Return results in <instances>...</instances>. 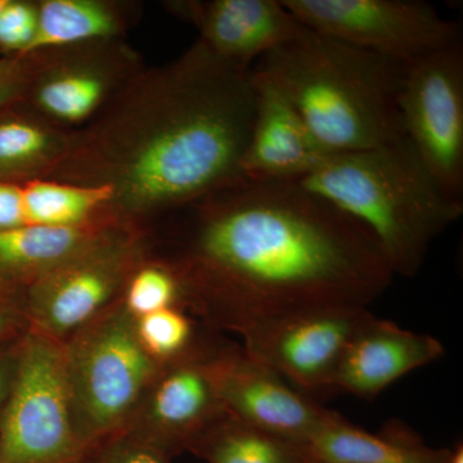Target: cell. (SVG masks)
<instances>
[{
  "mask_svg": "<svg viewBox=\"0 0 463 463\" xmlns=\"http://www.w3.org/2000/svg\"><path fill=\"white\" fill-rule=\"evenodd\" d=\"M184 306L241 336L282 319L368 307L392 281L374 241L298 182H239L161 219Z\"/></svg>",
  "mask_w": 463,
  "mask_h": 463,
  "instance_id": "obj_1",
  "label": "cell"
},
{
  "mask_svg": "<svg viewBox=\"0 0 463 463\" xmlns=\"http://www.w3.org/2000/svg\"><path fill=\"white\" fill-rule=\"evenodd\" d=\"M255 109L252 69L196 41L172 62L133 76L72 133L69 152L45 181L108 188L109 221L148 231L242 179Z\"/></svg>",
  "mask_w": 463,
  "mask_h": 463,
  "instance_id": "obj_2",
  "label": "cell"
},
{
  "mask_svg": "<svg viewBox=\"0 0 463 463\" xmlns=\"http://www.w3.org/2000/svg\"><path fill=\"white\" fill-rule=\"evenodd\" d=\"M404 69L307 27L252 67L281 91L331 154L404 137L399 111Z\"/></svg>",
  "mask_w": 463,
  "mask_h": 463,
  "instance_id": "obj_3",
  "label": "cell"
},
{
  "mask_svg": "<svg viewBox=\"0 0 463 463\" xmlns=\"http://www.w3.org/2000/svg\"><path fill=\"white\" fill-rule=\"evenodd\" d=\"M298 183L361 225L394 276H416L432 241L463 213L405 137L331 155Z\"/></svg>",
  "mask_w": 463,
  "mask_h": 463,
  "instance_id": "obj_4",
  "label": "cell"
},
{
  "mask_svg": "<svg viewBox=\"0 0 463 463\" xmlns=\"http://www.w3.org/2000/svg\"><path fill=\"white\" fill-rule=\"evenodd\" d=\"M62 346L76 428L94 449L127 429L163 365L143 349L121 298Z\"/></svg>",
  "mask_w": 463,
  "mask_h": 463,
  "instance_id": "obj_5",
  "label": "cell"
},
{
  "mask_svg": "<svg viewBox=\"0 0 463 463\" xmlns=\"http://www.w3.org/2000/svg\"><path fill=\"white\" fill-rule=\"evenodd\" d=\"M62 344L27 331L0 413V463H83Z\"/></svg>",
  "mask_w": 463,
  "mask_h": 463,
  "instance_id": "obj_6",
  "label": "cell"
},
{
  "mask_svg": "<svg viewBox=\"0 0 463 463\" xmlns=\"http://www.w3.org/2000/svg\"><path fill=\"white\" fill-rule=\"evenodd\" d=\"M151 255L148 232L116 225L90 249L23 291L27 331L65 343L123 295Z\"/></svg>",
  "mask_w": 463,
  "mask_h": 463,
  "instance_id": "obj_7",
  "label": "cell"
},
{
  "mask_svg": "<svg viewBox=\"0 0 463 463\" xmlns=\"http://www.w3.org/2000/svg\"><path fill=\"white\" fill-rule=\"evenodd\" d=\"M23 57L26 83L17 105L69 132L93 120L145 67L127 39L61 45Z\"/></svg>",
  "mask_w": 463,
  "mask_h": 463,
  "instance_id": "obj_8",
  "label": "cell"
},
{
  "mask_svg": "<svg viewBox=\"0 0 463 463\" xmlns=\"http://www.w3.org/2000/svg\"><path fill=\"white\" fill-rule=\"evenodd\" d=\"M301 25L407 66L462 44L461 26L419 0H282Z\"/></svg>",
  "mask_w": 463,
  "mask_h": 463,
  "instance_id": "obj_9",
  "label": "cell"
},
{
  "mask_svg": "<svg viewBox=\"0 0 463 463\" xmlns=\"http://www.w3.org/2000/svg\"><path fill=\"white\" fill-rule=\"evenodd\" d=\"M399 111L405 138L457 199L463 194L462 44L405 66Z\"/></svg>",
  "mask_w": 463,
  "mask_h": 463,
  "instance_id": "obj_10",
  "label": "cell"
},
{
  "mask_svg": "<svg viewBox=\"0 0 463 463\" xmlns=\"http://www.w3.org/2000/svg\"><path fill=\"white\" fill-rule=\"evenodd\" d=\"M209 365L225 414L251 428L304 444L341 416L306 397L243 346H216Z\"/></svg>",
  "mask_w": 463,
  "mask_h": 463,
  "instance_id": "obj_11",
  "label": "cell"
},
{
  "mask_svg": "<svg viewBox=\"0 0 463 463\" xmlns=\"http://www.w3.org/2000/svg\"><path fill=\"white\" fill-rule=\"evenodd\" d=\"M373 317L368 307L313 310L246 335L242 346L298 392H328L347 346Z\"/></svg>",
  "mask_w": 463,
  "mask_h": 463,
  "instance_id": "obj_12",
  "label": "cell"
},
{
  "mask_svg": "<svg viewBox=\"0 0 463 463\" xmlns=\"http://www.w3.org/2000/svg\"><path fill=\"white\" fill-rule=\"evenodd\" d=\"M212 352L163 365L124 431L139 435L169 457L190 450L225 414L210 371Z\"/></svg>",
  "mask_w": 463,
  "mask_h": 463,
  "instance_id": "obj_13",
  "label": "cell"
},
{
  "mask_svg": "<svg viewBox=\"0 0 463 463\" xmlns=\"http://www.w3.org/2000/svg\"><path fill=\"white\" fill-rule=\"evenodd\" d=\"M167 8L196 27L216 57L245 69L306 30L282 0H185Z\"/></svg>",
  "mask_w": 463,
  "mask_h": 463,
  "instance_id": "obj_14",
  "label": "cell"
},
{
  "mask_svg": "<svg viewBox=\"0 0 463 463\" xmlns=\"http://www.w3.org/2000/svg\"><path fill=\"white\" fill-rule=\"evenodd\" d=\"M254 71V70H252ZM257 109L242 163V178L259 182H300L331 156L294 106L254 71Z\"/></svg>",
  "mask_w": 463,
  "mask_h": 463,
  "instance_id": "obj_15",
  "label": "cell"
},
{
  "mask_svg": "<svg viewBox=\"0 0 463 463\" xmlns=\"http://www.w3.org/2000/svg\"><path fill=\"white\" fill-rule=\"evenodd\" d=\"M443 355V344L430 335L404 330L373 316L347 346L328 392L374 398L404 374Z\"/></svg>",
  "mask_w": 463,
  "mask_h": 463,
  "instance_id": "obj_16",
  "label": "cell"
},
{
  "mask_svg": "<svg viewBox=\"0 0 463 463\" xmlns=\"http://www.w3.org/2000/svg\"><path fill=\"white\" fill-rule=\"evenodd\" d=\"M312 463H447L450 449L431 448L398 420L377 434L343 416L301 444Z\"/></svg>",
  "mask_w": 463,
  "mask_h": 463,
  "instance_id": "obj_17",
  "label": "cell"
},
{
  "mask_svg": "<svg viewBox=\"0 0 463 463\" xmlns=\"http://www.w3.org/2000/svg\"><path fill=\"white\" fill-rule=\"evenodd\" d=\"M116 225L105 221L84 227L0 230V285L24 291L90 249Z\"/></svg>",
  "mask_w": 463,
  "mask_h": 463,
  "instance_id": "obj_18",
  "label": "cell"
},
{
  "mask_svg": "<svg viewBox=\"0 0 463 463\" xmlns=\"http://www.w3.org/2000/svg\"><path fill=\"white\" fill-rule=\"evenodd\" d=\"M139 16L141 5L137 2L39 0L38 27L24 54L78 43L127 39Z\"/></svg>",
  "mask_w": 463,
  "mask_h": 463,
  "instance_id": "obj_19",
  "label": "cell"
},
{
  "mask_svg": "<svg viewBox=\"0 0 463 463\" xmlns=\"http://www.w3.org/2000/svg\"><path fill=\"white\" fill-rule=\"evenodd\" d=\"M12 108L0 112V182L45 179L66 156L74 132L23 106Z\"/></svg>",
  "mask_w": 463,
  "mask_h": 463,
  "instance_id": "obj_20",
  "label": "cell"
},
{
  "mask_svg": "<svg viewBox=\"0 0 463 463\" xmlns=\"http://www.w3.org/2000/svg\"><path fill=\"white\" fill-rule=\"evenodd\" d=\"M18 188L23 227L72 228L109 221L108 188L45 179L18 183Z\"/></svg>",
  "mask_w": 463,
  "mask_h": 463,
  "instance_id": "obj_21",
  "label": "cell"
},
{
  "mask_svg": "<svg viewBox=\"0 0 463 463\" xmlns=\"http://www.w3.org/2000/svg\"><path fill=\"white\" fill-rule=\"evenodd\" d=\"M207 463H312L301 444L251 428L224 414L190 448Z\"/></svg>",
  "mask_w": 463,
  "mask_h": 463,
  "instance_id": "obj_22",
  "label": "cell"
},
{
  "mask_svg": "<svg viewBox=\"0 0 463 463\" xmlns=\"http://www.w3.org/2000/svg\"><path fill=\"white\" fill-rule=\"evenodd\" d=\"M136 332L149 358L160 365L205 355L215 347L200 339L196 323L183 307H166L136 319Z\"/></svg>",
  "mask_w": 463,
  "mask_h": 463,
  "instance_id": "obj_23",
  "label": "cell"
},
{
  "mask_svg": "<svg viewBox=\"0 0 463 463\" xmlns=\"http://www.w3.org/2000/svg\"><path fill=\"white\" fill-rule=\"evenodd\" d=\"M121 301L127 312L138 319L166 307H184V292L172 268L151 251L130 276Z\"/></svg>",
  "mask_w": 463,
  "mask_h": 463,
  "instance_id": "obj_24",
  "label": "cell"
},
{
  "mask_svg": "<svg viewBox=\"0 0 463 463\" xmlns=\"http://www.w3.org/2000/svg\"><path fill=\"white\" fill-rule=\"evenodd\" d=\"M38 27V2L7 0L0 14V54L21 56Z\"/></svg>",
  "mask_w": 463,
  "mask_h": 463,
  "instance_id": "obj_25",
  "label": "cell"
},
{
  "mask_svg": "<svg viewBox=\"0 0 463 463\" xmlns=\"http://www.w3.org/2000/svg\"><path fill=\"white\" fill-rule=\"evenodd\" d=\"M170 459L146 439L123 431L94 448L85 463H170Z\"/></svg>",
  "mask_w": 463,
  "mask_h": 463,
  "instance_id": "obj_26",
  "label": "cell"
},
{
  "mask_svg": "<svg viewBox=\"0 0 463 463\" xmlns=\"http://www.w3.org/2000/svg\"><path fill=\"white\" fill-rule=\"evenodd\" d=\"M25 83V58L0 54V112L20 102Z\"/></svg>",
  "mask_w": 463,
  "mask_h": 463,
  "instance_id": "obj_27",
  "label": "cell"
},
{
  "mask_svg": "<svg viewBox=\"0 0 463 463\" xmlns=\"http://www.w3.org/2000/svg\"><path fill=\"white\" fill-rule=\"evenodd\" d=\"M23 326L27 328L23 291L0 285V341Z\"/></svg>",
  "mask_w": 463,
  "mask_h": 463,
  "instance_id": "obj_28",
  "label": "cell"
},
{
  "mask_svg": "<svg viewBox=\"0 0 463 463\" xmlns=\"http://www.w3.org/2000/svg\"><path fill=\"white\" fill-rule=\"evenodd\" d=\"M23 227L18 183L0 182V230Z\"/></svg>",
  "mask_w": 463,
  "mask_h": 463,
  "instance_id": "obj_29",
  "label": "cell"
},
{
  "mask_svg": "<svg viewBox=\"0 0 463 463\" xmlns=\"http://www.w3.org/2000/svg\"><path fill=\"white\" fill-rule=\"evenodd\" d=\"M17 345L14 349L0 354V413L3 404L7 397L12 376H14V365H16Z\"/></svg>",
  "mask_w": 463,
  "mask_h": 463,
  "instance_id": "obj_30",
  "label": "cell"
},
{
  "mask_svg": "<svg viewBox=\"0 0 463 463\" xmlns=\"http://www.w3.org/2000/svg\"><path fill=\"white\" fill-rule=\"evenodd\" d=\"M447 463H463V447L461 443L457 444L455 448L450 449Z\"/></svg>",
  "mask_w": 463,
  "mask_h": 463,
  "instance_id": "obj_31",
  "label": "cell"
},
{
  "mask_svg": "<svg viewBox=\"0 0 463 463\" xmlns=\"http://www.w3.org/2000/svg\"><path fill=\"white\" fill-rule=\"evenodd\" d=\"M5 5H7V0H0V14H2V11L5 9Z\"/></svg>",
  "mask_w": 463,
  "mask_h": 463,
  "instance_id": "obj_32",
  "label": "cell"
},
{
  "mask_svg": "<svg viewBox=\"0 0 463 463\" xmlns=\"http://www.w3.org/2000/svg\"><path fill=\"white\" fill-rule=\"evenodd\" d=\"M87 462V459H85V461L83 463Z\"/></svg>",
  "mask_w": 463,
  "mask_h": 463,
  "instance_id": "obj_33",
  "label": "cell"
}]
</instances>
